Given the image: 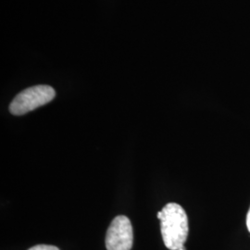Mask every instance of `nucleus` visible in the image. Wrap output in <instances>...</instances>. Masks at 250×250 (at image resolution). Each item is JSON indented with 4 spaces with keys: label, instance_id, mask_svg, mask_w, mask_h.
<instances>
[{
    "label": "nucleus",
    "instance_id": "obj_2",
    "mask_svg": "<svg viewBox=\"0 0 250 250\" xmlns=\"http://www.w3.org/2000/svg\"><path fill=\"white\" fill-rule=\"evenodd\" d=\"M55 90L49 85H36L21 91L9 105L11 114L21 116L53 100Z\"/></svg>",
    "mask_w": 250,
    "mask_h": 250
},
{
    "label": "nucleus",
    "instance_id": "obj_5",
    "mask_svg": "<svg viewBox=\"0 0 250 250\" xmlns=\"http://www.w3.org/2000/svg\"><path fill=\"white\" fill-rule=\"evenodd\" d=\"M247 227H248V230H249L250 232V211H249V213H248V216H247Z\"/></svg>",
    "mask_w": 250,
    "mask_h": 250
},
{
    "label": "nucleus",
    "instance_id": "obj_1",
    "mask_svg": "<svg viewBox=\"0 0 250 250\" xmlns=\"http://www.w3.org/2000/svg\"><path fill=\"white\" fill-rule=\"evenodd\" d=\"M161 220L162 239L167 249L179 250L185 247L189 227L186 210L177 203H168L158 212Z\"/></svg>",
    "mask_w": 250,
    "mask_h": 250
},
{
    "label": "nucleus",
    "instance_id": "obj_3",
    "mask_svg": "<svg viewBox=\"0 0 250 250\" xmlns=\"http://www.w3.org/2000/svg\"><path fill=\"white\" fill-rule=\"evenodd\" d=\"M133 242L134 232L130 220L124 215L117 216L107 229V250H131Z\"/></svg>",
    "mask_w": 250,
    "mask_h": 250
},
{
    "label": "nucleus",
    "instance_id": "obj_6",
    "mask_svg": "<svg viewBox=\"0 0 250 250\" xmlns=\"http://www.w3.org/2000/svg\"><path fill=\"white\" fill-rule=\"evenodd\" d=\"M179 250H186V248H185V247H183V248H181Z\"/></svg>",
    "mask_w": 250,
    "mask_h": 250
},
{
    "label": "nucleus",
    "instance_id": "obj_4",
    "mask_svg": "<svg viewBox=\"0 0 250 250\" xmlns=\"http://www.w3.org/2000/svg\"><path fill=\"white\" fill-rule=\"evenodd\" d=\"M28 250H60L57 247L49 245H37Z\"/></svg>",
    "mask_w": 250,
    "mask_h": 250
}]
</instances>
